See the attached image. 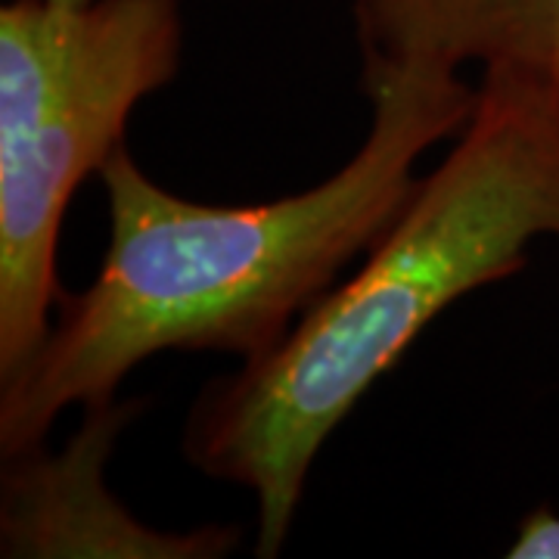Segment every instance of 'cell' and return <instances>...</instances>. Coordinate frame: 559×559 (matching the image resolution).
<instances>
[{"label":"cell","instance_id":"1","mask_svg":"<svg viewBox=\"0 0 559 559\" xmlns=\"http://www.w3.org/2000/svg\"><path fill=\"white\" fill-rule=\"evenodd\" d=\"M364 94L373 121L355 156L280 200H187L119 146L97 175L109 209L97 277L62 296L38 348L0 377V454L47 441L62 411L119 395L134 367L165 352L240 364L274 352L380 240L419 159L457 138L476 106L460 75H401Z\"/></svg>","mask_w":559,"mask_h":559},{"label":"cell","instance_id":"2","mask_svg":"<svg viewBox=\"0 0 559 559\" xmlns=\"http://www.w3.org/2000/svg\"><path fill=\"white\" fill-rule=\"evenodd\" d=\"M540 237H559V94L481 75L454 146L358 271L187 414L183 457L255 498L261 559L286 547L314 460L373 382L454 301L516 277Z\"/></svg>","mask_w":559,"mask_h":559},{"label":"cell","instance_id":"3","mask_svg":"<svg viewBox=\"0 0 559 559\" xmlns=\"http://www.w3.org/2000/svg\"><path fill=\"white\" fill-rule=\"evenodd\" d=\"M178 0L0 7V377L62 301L57 249L81 180L124 146L131 112L178 75Z\"/></svg>","mask_w":559,"mask_h":559},{"label":"cell","instance_id":"4","mask_svg":"<svg viewBox=\"0 0 559 559\" xmlns=\"http://www.w3.org/2000/svg\"><path fill=\"white\" fill-rule=\"evenodd\" d=\"M81 426L60 451L44 441L3 454L0 557L3 559H221L240 550L234 525L162 532L124 510L106 463L140 401L119 395L81 407Z\"/></svg>","mask_w":559,"mask_h":559},{"label":"cell","instance_id":"5","mask_svg":"<svg viewBox=\"0 0 559 559\" xmlns=\"http://www.w3.org/2000/svg\"><path fill=\"white\" fill-rule=\"evenodd\" d=\"M360 84L513 75L559 94V0H355Z\"/></svg>","mask_w":559,"mask_h":559},{"label":"cell","instance_id":"6","mask_svg":"<svg viewBox=\"0 0 559 559\" xmlns=\"http://www.w3.org/2000/svg\"><path fill=\"white\" fill-rule=\"evenodd\" d=\"M513 559H559V513L540 507L516 525V535L507 547Z\"/></svg>","mask_w":559,"mask_h":559},{"label":"cell","instance_id":"7","mask_svg":"<svg viewBox=\"0 0 559 559\" xmlns=\"http://www.w3.org/2000/svg\"><path fill=\"white\" fill-rule=\"evenodd\" d=\"M53 3H66V7H81V3H91V0H53Z\"/></svg>","mask_w":559,"mask_h":559}]
</instances>
